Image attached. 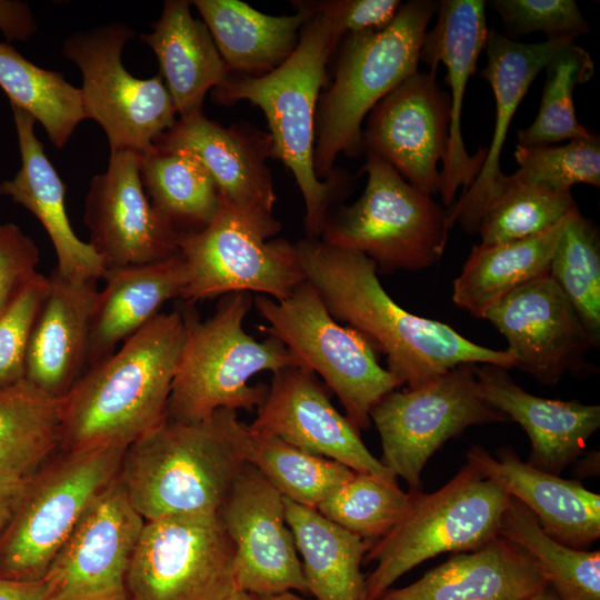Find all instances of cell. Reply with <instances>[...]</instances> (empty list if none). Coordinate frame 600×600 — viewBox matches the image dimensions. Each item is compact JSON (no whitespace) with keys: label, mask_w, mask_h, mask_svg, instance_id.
Here are the masks:
<instances>
[{"label":"cell","mask_w":600,"mask_h":600,"mask_svg":"<svg viewBox=\"0 0 600 600\" xmlns=\"http://www.w3.org/2000/svg\"><path fill=\"white\" fill-rule=\"evenodd\" d=\"M294 244L306 279L328 311L384 353L388 370L408 388L466 363L514 367L507 349L480 346L447 323L400 307L380 283L376 263L364 254L320 238L306 237Z\"/></svg>","instance_id":"1"},{"label":"cell","mask_w":600,"mask_h":600,"mask_svg":"<svg viewBox=\"0 0 600 600\" xmlns=\"http://www.w3.org/2000/svg\"><path fill=\"white\" fill-rule=\"evenodd\" d=\"M184 338L181 311L159 313L89 368L61 398L60 443L127 448L163 423Z\"/></svg>","instance_id":"2"},{"label":"cell","mask_w":600,"mask_h":600,"mask_svg":"<svg viewBox=\"0 0 600 600\" xmlns=\"http://www.w3.org/2000/svg\"><path fill=\"white\" fill-rule=\"evenodd\" d=\"M249 426L237 411L206 419H167L129 444L119 481L144 519L218 512L246 462Z\"/></svg>","instance_id":"3"},{"label":"cell","mask_w":600,"mask_h":600,"mask_svg":"<svg viewBox=\"0 0 600 600\" xmlns=\"http://www.w3.org/2000/svg\"><path fill=\"white\" fill-rule=\"evenodd\" d=\"M310 13L292 54L262 76L228 73L212 90L216 103L249 101L267 118L272 157L291 171L302 194L308 238H320L342 180L332 174L322 181L313 164L314 124L327 63L341 37L330 18L313 3L300 2Z\"/></svg>","instance_id":"4"},{"label":"cell","mask_w":600,"mask_h":600,"mask_svg":"<svg viewBox=\"0 0 600 600\" xmlns=\"http://www.w3.org/2000/svg\"><path fill=\"white\" fill-rule=\"evenodd\" d=\"M438 3H401L386 27L341 39L333 81L319 99L316 114L313 164L319 179L333 174L340 153L357 157L363 151L364 118L418 71L423 39Z\"/></svg>","instance_id":"5"},{"label":"cell","mask_w":600,"mask_h":600,"mask_svg":"<svg viewBox=\"0 0 600 600\" xmlns=\"http://www.w3.org/2000/svg\"><path fill=\"white\" fill-rule=\"evenodd\" d=\"M252 302L249 292L226 294L203 321L193 309L181 310L186 338L168 401V419L193 422L219 409L251 410L261 404L268 390L263 384H249L251 377L302 367L277 337L269 334L259 341L244 331Z\"/></svg>","instance_id":"6"},{"label":"cell","mask_w":600,"mask_h":600,"mask_svg":"<svg viewBox=\"0 0 600 600\" xmlns=\"http://www.w3.org/2000/svg\"><path fill=\"white\" fill-rule=\"evenodd\" d=\"M409 491L407 514L364 556V562L376 563L366 577L368 600H377L404 573L436 556L471 551L498 537L510 500L468 463L434 492Z\"/></svg>","instance_id":"7"},{"label":"cell","mask_w":600,"mask_h":600,"mask_svg":"<svg viewBox=\"0 0 600 600\" xmlns=\"http://www.w3.org/2000/svg\"><path fill=\"white\" fill-rule=\"evenodd\" d=\"M362 170L368 176L362 194L350 206L330 210L320 239L364 254L378 273L437 263L451 229L448 210L376 154L367 153Z\"/></svg>","instance_id":"8"},{"label":"cell","mask_w":600,"mask_h":600,"mask_svg":"<svg viewBox=\"0 0 600 600\" xmlns=\"http://www.w3.org/2000/svg\"><path fill=\"white\" fill-rule=\"evenodd\" d=\"M220 200L208 226L179 234L187 278L180 299L191 304L233 292L287 298L307 280L296 244L270 239L281 230L273 213L240 208L222 194Z\"/></svg>","instance_id":"9"},{"label":"cell","mask_w":600,"mask_h":600,"mask_svg":"<svg viewBox=\"0 0 600 600\" xmlns=\"http://www.w3.org/2000/svg\"><path fill=\"white\" fill-rule=\"evenodd\" d=\"M253 302L268 323L263 330L323 379L359 431L370 427L372 408L403 384L379 364L377 349L367 337L333 318L307 280L284 299L258 294Z\"/></svg>","instance_id":"10"},{"label":"cell","mask_w":600,"mask_h":600,"mask_svg":"<svg viewBox=\"0 0 600 600\" xmlns=\"http://www.w3.org/2000/svg\"><path fill=\"white\" fill-rule=\"evenodd\" d=\"M126 448L70 450L29 477L0 533V577L40 581L93 500L119 476Z\"/></svg>","instance_id":"11"},{"label":"cell","mask_w":600,"mask_h":600,"mask_svg":"<svg viewBox=\"0 0 600 600\" xmlns=\"http://www.w3.org/2000/svg\"><path fill=\"white\" fill-rule=\"evenodd\" d=\"M136 37L126 23L78 31L62 46L82 74L83 112L103 129L110 151L142 152L177 121V110L161 74L139 79L122 64L124 44Z\"/></svg>","instance_id":"12"},{"label":"cell","mask_w":600,"mask_h":600,"mask_svg":"<svg viewBox=\"0 0 600 600\" xmlns=\"http://www.w3.org/2000/svg\"><path fill=\"white\" fill-rule=\"evenodd\" d=\"M476 366L460 364L430 381L386 394L371 410L382 447L381 463L410 490H420L432 454L472 426L509 419L482 396Z\"/></svg>","instance_id":"13"},{"label":"cell","mask_w":600,"mask_h":600,"mask_svg":"<svg viewBox=\"0 0 600 600\" xmlns=\"http://www.w3.org/2000/svg\"><path fill=\"white\" fill-rule=\"evenodd\" d=\"M236 551L218 512L144 521L127 574L130 600H224Z\"/></svg>","instance_id":"14"},{"label":"cell","mask_w":600,"mask_h":600,"mask_svg":"<svg viewBox=\"0 0 600 600\" xmlns=\"http://www.w3.org/2000/svg\"><path fill=\"white\" fill-rule=\"evenodd\" d=\"M143 523L117 477L52 559L44 600H130L127 574Z\"/></svg>","instance_id":"15"},{"label":"cell","mask_w":600,"mask_h":600,"mask_svg":"<svg viewBox=\"0 0 600 600\" xmlns=\"http://www.w3.org/2000/svg\"><path fill=\"white\" fill-rule=\"evenodd\" d=\"M140 153L110 151L84 201L89 244L104 270L149 264L179 253V232L149 200L140 176Z\"/></svg>","instance_id":"16"},{"label":"cell","mask_w":600,"mask_h":600,"mask_svg":"<svg viewBox=\"0 0 600 600\" xmlns=\"http://www.w3.org/2000/svg\"><path fill=\"white\" fill-rule=\"evenodd\" d=\"M437 71H417L381 99L368 114L363 151L388 162L427 194L439 193L440 169L449 139L450 96Z\"/></svg>","instance_id":"17"},{"label":"cell","mask_w":600,"mask_h":600,"mask_svg":"<svg viewBox=\"0 0 600 600\" xmlns=\"http://www.w3.org/2000/svg\"><path fill=\"white\" fill-rule=\"evenodd\" d=\"M218 514L234 546L239 590L256 597L307 592L283 497L254 467L243 466Z\"/></svg>","instance_id":"18"},{"label":"cell","mask_w":600,"mask_h":600,"mask_svg":"<svg viewBox=\"0 0 600 600\" xmlns=\"http://www.w3.org/2000/svg\"><path fill=\"white\" fill-rule=\"evenodd\" d=\"M483 319L506 338L514 367L547 386L577 370L588 351L598 347L549 274L503 297Z\"/></svg>","instance_id":"19"},{"label":"cell","mask_w":600,"mask_h":600,"mask_svg":"<svg viewBox=\"0 0 600 600\" xmlns=\"http://www.w3.org/2000/svg\"><path fill=\"white\" fill-rule=\"evenodd\" d=\"M249 428L356 472L397 481L366 447L360 431L332 406L316 374L306 368L289 367L273 373Z\"/></svg>","instance_id":"20"},{"label":"cell","mask_w":600,"mask_h":600,"mask_svg":"<svg viewBox=\"0 0 600 600\" xmlns=\"http://www.w3.org/2000/svg\"><path fill=\"white\" fill-rule=\"evenodd\" d=\"M437 16L434 27L426 32L420 60L433 71L443 63L451 89L449 139L439 187L442 202L451 208L459 189L464 192L474 181L487 154V147L474 154L467 151L461 114L467 82L476 71L489 30L482 0H442Z\"/></svg>","instance_id":"21"},{"label":"cell","mask_w":600,"mask_h":600,"mask_svg":"<svg viewBox=\"0 0 600 600\" xmlns=\"http://www.w3.org/2000/svg\"><path fill=\"white\" fill-rule=\"evenodd\" d=\"M558 38L523 43L490 30L486 40L487 66L482 77L490 83L496 100V122L486 159L471 183L449 212L451 228L459 223L468 232H477L489 206L499 196L506 174L500 168L501 151L511 120L529 87L551 59L574 42Z\"/></svg>","instance_id":"22"},{"label":"cell","mask_w":600,"mask_h":600,"mask_svg":"<svg viewBox=\"0 0 600 600\" xmlns=\"http://www.w3.org/2000/svg\"><path fill=\"white\" fill-rule=\"evenodd\" d=\"M183 149L206 168L220 194L236 206L273 213L277 196L267 160L272 158L268 132L249 124L223 127L203 113L178 119L154 143Z\"/></svg>","instance_id":"23"},{"label":"cell","mask_w":600,"mask_h":600,"mask_svg":"<svg viewBox=\"0 0 600 600\" xmlns=\"http://www.w3.org/2000/svg\"><path fill=\"white\" fill-rule=\"evenodd\" d=\"M467 463L522 503L559 542L587 549L600 538V496L580 481L536 469L511 447L492 456L473 446L467 452Z\"/></svg>","instance_id":"24"},{"label":"cell","mask_w":600,"mask_h":600,"mask_svg":"<svg viewBox=\"0 0 600 600\" xmlns=\"http://www.w3.org/2000/svg\"><path fill=\"white\" fill-rule=\"evenodd\" d=\"M507 370L493 364L476 366L483 398L526 431L531 443L527 462L560 476L584 454L588 439L600 427V407L531 394L518 386Z\"/></svg>","instance_id":"25"},{"label":"cell","mask_w":600,"mask_h":600,"mask_svg":"<svg viewBox=\"0 0 600 600\" xmlns=\"http://www.w3.org/2000/svg\"><path fill=\"white\" fill-rule=\"evenodd\" d=\"M36 319L26 362V380L63 398L87 366L99 290L96 280L73 281L54 268Z\"/></svg>","instance_id":"26"},{"label":"cell","mask_w":600,"mask_h":600,"mask_svg":"<svg viewBox=\"0 0 600 600\" xmlns=\"http://www.w3.org/2000/svg\"><path fill=\"white\" fill-rule=\"evenodd\" d=\"M547 587L533 559L498 536L454 553L406 587L389 588L377 600H529Z\"/></svg>","instance_id":"27"},{"label":"cell","mask_w":600,"mask_h":600,"mask_svg":"<svg viewBox=\"0 0 600 600\" xmlns=\"http://www.w3.org/2000/svg\"><path fill=\"white\" fill-rule=\"evenodd\" d=\"M11 109L21 167L12 179L0 183V194L24 207L40 221L53 244L60 274L73 281L101 279L106 270L100 258L70 224L66 184L36 136V120L14 106Z\"/></svg>","instance_id":"28"},{"label":"cell","mask_w":600,"mask_h":600,"mask_svg":"<svg viewBox=\"0 0 600 600\" xmlns=\"http://www.w3.org/2000/svg\"><path fill=\"white\" fill-rule=\"evenodd\" d=\"M102 279L106 287L99 291L92 320L89 368L149 323L167 301L180 298L187 280L179 253L149 264L107 270Z\"/></svg>","instance_id":"29"},{"label":"cell","mask_w":600,"mask_h":600,"mask_svg":"<svg viewBox=\"0 0 600 600\" xmlns=\"http://www.w3.org/2000/svg\"><path fill=\"white\" fill-rule=\"evenodd\" d=\"M140 39L158 58L179 119L203 113L207 93L226 79L228 70L207 26L192 17L190 2L167 0L152 31Z\"/></svg>","instance_id":"30"},{"label":"cell","mask_w":600,"mask_h":600,"mask_svg":"<svg viewBox=\"0 0 600 600\" xmlns=\"http://www.w3.org/2000/svg\"><path fill=\"white\" fill-rule=\"evenodd\" d=\"M228 73L262 76L294 51L310 13L300 3L296 14L271 16L240 0H194Z\"/></svg>","instance_id":"31"},{"label":"cell","mask_w":600,"mask_h":600,"mask_svg":"<svg viewBox=\"0 0 600 600\" xmlns=\"http://www.w3.org/2000/svg\"><path fill=\"white\" fill-rule=\"evenodd\" d=\"M283 500L286 520L302 558L307 592L317 600H368L361 564L372 541L343 529L317 509Z\"/></svg>","instance_id":"32"},{"label":"cell","mask_w":600,"mask_h":600,"mask_svg":"<svg viewBox=\"0 0 600 600\" xmlns=\"http://www.w3.org/2000/svg\"><path fill=\"white\" fill-rule=\"evenodd\" d=\"M568 216L548 230L529 238L474 246L452 283V301L483 319L484 313L503 297L548 276Z\"/></svg>","instance_id":"33"},{"label":"cell","mask_w":600,"mask_h":600,"mask_svg":"<svg viewBox=\"0 0 600 600\" xmlns=\"http://www.w3.org/2000/svg\"><path fill=\"white\" fill-rule=\"evenodd\" d=\"M140 176L149 200L179 234L203 229L220 209L216 183L187 150L152 144L140 153Z\"/></svg>","instance_id":"34"},{"label":"cell","mask_w":600,"mask_h":600,"mask_svg":"<svg viewBox=\"0 0 600 600\" xmlns=\"http://www.w3.org/2000/svg\"><path fill=\"white\" fill-rule=\"evenodd\" d=\"M60 439V398L26 379L0 389V472L31 476Z\"/></svg>","instance_id":"35"},{"label":"cell","mask_w":600,"mask_h":600,"mask_svg":"<svg viewBox=\"0 0 600 600\" xmlns=\"http://www.w3.org/2000/svg\"><path fill=\"white\" fill-rule=\"evenodd\" d=\"M0 88L10 104L40 122L51 143L61 149L86 120L80 89L60 72L43 69L9 43L0 41Z\"/></svg>","instance_id":"36"},{"label":"cell","mask_w":600,"mask_h":600,"mask_svg":"<svg viewBox=\"0 0 600 600\" xmlns=\"http://www.w3.org/2000/svg\"><path fill=\"white\" fill-rule=\"evenodd\" d=\"M499 536L533 559L548 586L562 600H600L599 550L574 549L553 539L536 517L511 497Z\"/></svg>","instance_id":"37"},{"label":"cell","mask_w":600,"mask_h":600,"mask_svg":"<svg viewBox=\"0 0 600 600\" xmlns=\"http://www.w3.org/2000/svg\"><path fill=\"white\" fill-rule=\"evenodd\" d=\"M246 462L254 467L283 498L313 509L356 472L338 461L251 429Z\"/></svg>","instance_id":"38"},{"label":"cell","mask_w":600,"mask_h":600,"mask_svg":"<svg viewBox=\"0 0 600 600\" xmlns=\"http://www.w3.org/2000/svg\"><path fill=\"white\" fill-rule=\"evenodd\" d=\"M549 276L566 294L592 340L600 339V237L578 207L567 219Z\"/></svg>","instance_id":"39"},{"label":"cell","mask_w":600,"mask_h":600,"mask_svg":"<svg viewBox=\"0 0 600 600\" xmlns=\"http://www.w3.org/2000/svg\"><path fill=\"white\" fill-rule=\"evenodd\" d=\"M544 69L547 77L538 114L529 127L518 131V144L547 146L592 136L578 121L573 106L574 88L589 81L594 73L589 52L572 42Z\"/></svg>","instance_id":"40"},{"label":"cell","mask_w":600,"mask_h":600,"mask_svg":"<svg viewBox=\"0 0 600 600\" xmlns=\"http://www.w3.org/2000/svg\"><path fill=\"white\" fill-rule=\"evenodd\" d=\"M571 191L511 181L484 212L478 232L482 244H497L541 233L577 208Z\"/></svg>","instance_id":"41"},{"label":"cell","mask_w":600,"mask_h":600,"mask_svg":"<svg viewBox=\"0 0 600 600\" xmlns=\"http://www.w3.org/2000/svg\"><path fill=\"white\" fill-rule=\"evenodd\" d=\"M411 493L397 481L354 472L317 510L343 529L366 539L386 536L409 511Z\"/></svg>","instance_id":"42"},{"label":"cell","mask_w":600,"mask_h":600,"mask_svg":"<svg viewBox=\"0 0 600 600\" xmlns=\"http://www.w3.org/2000/svg\"><path fill=\"white\" fill-rule=\"evenodd\" d=\"M518 170L511 181L536 184L554 191H570L578 183L600 187V139L592 134L562 146L517 144Z\"/></svg>","instance_id":"43"},{"label":"cell","mask_w":600,"mask_h":600,"mask_svg":"<svg viewBox=\"0 0 600 600\" xmlns=\"http://www.w3.org/2000/svg\"><path fill=\"white\" fill-rule=\"evenodd\" d=\"M49 280L37 273L13 304L0 316V389L26 378L27 352Z\"/></svg>","instance_id":"44"},{"label":"cell","mask_w":600,"mask_h":600,"mask_svg":"<svg viewBox=\"0 0 600 600\" xmlns=\"http://www.w3.org/2000/svg\"><path fill=\"white\" fill-rule=\"evenodd\" d=\"M490 6L514 37L542 32L547 40L577 39L589 31L574 0H492Z\"/></svg>","instance_id":"45"},{"label":"cell","mask_w":600,"mask_h":600,"mask_svg":"<svg viewBox=\"0 0 600 600\" xmlns=\"http://www.w3.org/2000/svg\"><path fill=\"white\" fill-rule=\"evenodd\" d=\"M39 259L34 241L19 226L0 224V316L38 273Z\"/></svg>","instance_id":"46"},{"label":"cell","mask_w":600,"mask_h":600,"mask_svg":"<svg viewBox=\"0 0 600 600\" xmlns=\"http://www.w3.org/2000/svg\"><path fill=\"white\" fill-rule=\"evenodd\" d=\"M312 3L330 18L339 36L343 38L348 33L386 27L393 20L402 2L399 0H329Z\"/></svg>","instance_id":"47"},{"label":"cell","mask_w":600,"mask_h":600,"mask_svg":"<svg viewBox=\"0 0 600 600\" xmlns=\"http://www.w3.org/2000/svg\"><path fill=\"white\" fill-rule=\"evenodd\" d=\"M37 30L38 26L28 3L0 0V31L8 42L28 41Z\"/></svg>","instance_id":"48"},{"label":"cell","mask_w":600,"mask_h":600,"mask_svg":"<svg viewBox=\"0 0 600 600\" xmlns=\"http://www.w3.org/2000/svg\"><path fill=\"white\" fill-rule=\"evenodd\" d=\"M30 476L0 472V533L13 517Z\"/></svg>","instance_id":"49"},{"label":"cell","mask_w":600,"mask_h":600,"mask_svg":"<svg viewBox=\"0 0 600 600\" xmlns=\"http://www.w3.org/2000/svg\"><path fill=\"white\" fill-rule=\"evenodd\" d=\"M46 586L40 581H18L0 577V600H44Z\"/></svg>","instance_id":"50"},{"label":"cell","mask_w":600,"mask_h":600,"mask_svg":"<svg viewBox=\"0 0 600 600\" xmlns=\"http://www.w3.org/2000/svg\"><path fill=\"white\" fill-rule=\"evenodd\" d=\"M576 472L583 477L596 476L599 473V452L592 451L586 454L584 459H577Z\"/></svg>","instance_id":"51"},{"label":"cell","mask_w":600,"mask_h":600,"mask_svg":"<svg viewBox=\"0 0 600 600\" xmlns=\"http://www.w3.org/2000/svg\"><path fill=\"white\" fill-rule=\"evenodd\" d=\"M254 599L256 600H307L304 598H301L292 593L291 591H284V592H280L276 594L261 596V597L254 596Z\"/></svg>","instance_id":"52"},{"label":"cell","mask_w":600,"mask_h":600,"mask_svg":"<svg viewBox=\"0 0 600 600\" xmlns=\"http://www.w3.org/2000/svg\"><path fill=\"white\" fill-rule=\"evenodd\" d=\"M529 600H562L549 586Z\"/></svg>","instance_id":"53"},{"label":"cell","mask_w":600,"mask_h":600,"mask_svg":"<svg viewBox=\"0 0 600 600\" xmlns=\"http://www.w3.org/2000/svg\"><path fill=\"white\" fill-rule=\"evenodd\" d=\"M224 600H256L254 596L242 591V590H234L230 596H228Z\"/></svg>","instance_id":"54"}]
</instances>
